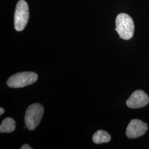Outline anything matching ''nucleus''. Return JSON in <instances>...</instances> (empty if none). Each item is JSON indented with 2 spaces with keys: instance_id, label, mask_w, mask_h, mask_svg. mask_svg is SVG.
<instances>
[{
  "instance_id": "1",
  "label": "nucleus",
  "mask_w": 149,
  "mask_h": 149,
  "mask_svg": "<svg viewBox=\"0 0 149 149\" xmlns=\"http://www.w3.org/2000/svg\"><path fill=\"white\" fill-rule=\"evenodd\" d=\"M116 31L120 38L129 40L133 37L134 23L132 18L127 14L122 13L118 15L116 20Z\"/></svg>"
},
{
  "instance_id": "2",
  "label": "nucleus",
  "mask_w": 149,
  "mask_h": 149,
  "mask_svg": "<svg viewBox=\"0 0 149 149\" xmlns=\"http://www.w3.org/2000/svg\"><path fill=\"white\" fill-rule=\"evenodd\" d=\"M43 106L39 103H34L28 107L24 118L27 129L33 130L37 128L43 117Z\"/></svg>"
},
{
  "instance_id": "3",
  "label": "nucleus",
  "mask_w": 149,
  "mask_h": 149,
  "mask_svg": "<svg viewBox=\"0 0 149 149\" xmlns=\"http://www.w3.org/2000/svg\"><path fill=\"white\" fill-rule=\"evenodd\" d=\"M38 74L33 72H23L12 75L7 84L11 88H21L31 85L37 81Z\"/></svg>"
},
{
  "instance_id": "4",
  "label": "nucleus",
  "mask_w": 149,
  "mask_h": 149,
  "mask_svg": "<svg viewBox=\"0 0 149 149\" xmlns=\"http://www.w3.org/2000/svg\"><path fill=\"white\" fill-rule=\"evenodd\" d=\"M29 19V8L24 0H20L16 6L15 13V28L17 31H23Z\"/></svg>"
},
{
  "instance_id": "5",
  "label": "nucleus",
  "mask_w": 149,
  "mask_h": 149,
  "mask_svg": "<svg viewBox=\"0 0 149 149\" xmlns=\"http://www.w3.org/2000/svg\"><path fill=\"white\" fill-rule=\"evenodd\" d=\"M148 129V125L146 123L139 119H133L127 128L126 135L128 138H137L144 135Z\"/></svg>"
},
{
  "instance_id": "6",
  "label": "nucleus",
  "mask_w": 149,
  "mask_h": 149,
  "mask_svg": "<svg viewBox=\"0 0 149 149\" xmlns=\"http://www.w3.org/2000/svg\"><path fill=\"white\" fill-rule=\"evenodd\" d=\"M149 102V96L143 91H135L126 102L130 108H139L146 106Z\"/></svg>"
},
{
  "instance_id": "7",
  "label": "nucleus",
  "mask_w": 149,
  "mask_h": 149,
  "mask_svg": "<svg viewBox=\"0 0 149 149\" xmlns=\"http://www.w3.org/2000/svg\"><path fill=\"white\" fill-rule=\"evenodd\" d=\"M16 128V123L15 120L11 118L5 119L0 125L1 133H10L13 132Z\"/></svg>"
},
{
  "instance_id": "8",
  "label": "nucleus",
  "mask_w": 149,
  "mask_h": 149,
  "mask_svg": "<svg viewBox=\"0 0 149 149\" xmlns=\"http://www.w3.org/2000/svg\"><path fill=\"white\" fill-rule=\"evenodd\" d=\"M111 137L106 131L99 130L93 135L92 140L95 144L106 143L110 141Z\"/></svg>"
},
{
  "instance_id": "9",
  "label": "nucleus",
  "mask_w": 149,
  "mask_h": 149,
  "mask_svg": "<svg viewBox=\"0 0 149 149\" xmlns=\"http://www.w3.org/2000/svg\"><path fill=\"white\" fill-rule=\"evenodd\" d=\"M21 149H32V148L29 146V145H27V144H25V145H23L22 146L21 148Z\"/></svg>"
},
{
  "instance_id": "10",
  "label": "nucleus",
  "mask_w": 149,
  "mask_h": 149,
  "mask_svg": "<svg viewBox=\"0 0 149 149\" xmlns=\"http://www.w3.org/2000/svg\"><path fill=\"white\" fill-rule=\"evenodd\" d=\"M4 112H5L4 109L3 108L1 107L0 108V115H2L4 113Z\"/></svg>"
}]
</instances>
